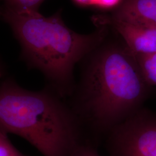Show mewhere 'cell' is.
Here are the masks:
<instances>
[{
    "mask_svg": "<svg viewBox=\"0 0 156 156\" xmlns=\"http://www.w3.org/2000/svg\"><path fill=\"white\" fill-rule=\"evenodd\" d=\"M106 136L109 156H156V112L143 107Z\"/></svg>",
    "mask_w": 156,
    "mask_h": 156,
    "instance_id": "obj_4",
    "label": "cell"
},
{
    "mask_svg": "<svg viewBox=\"0 0 156 156\" xmlns=\"http://www.w3.org/2000/svg\"><path fill=\"white\" fill-rule=\"evenodd\" d=\"M124 0H95V8L102 9H111L118 8Z\"/></svg>",
    "mask_w": 156,
    "mask_h": 156,
    "instance_id": "obj_11",
    "label": "cell"
},
{
    "mask_svg": "<svg viewBox=\"0 0 156 156\" xmlns=\"http://www.w3.org/2000/svg\"><path fill=\"white\" fill-rule=\"evenodd\" d=\"M0 156H28L23 154L12 145L7 133L0 129Z\"/></svg>",
    "mask_w": 156,
    "mask_h": 156,
    "instance_id": "obj_9",
    "label": "cell"
},
{
    "mask_svg": "<svg viewBox=\"0 0 156 156\" xmlns=\"http://www.w3.org/2000/svg\"><path fill=\"white\" fill-rule=\"evenodd\" d=\"M134 55L146 82L152 87H156V53Z\"/></svg>",
    "mask_w": 156,
    "mask_h": 156,
    "instance_id": "obj_7",
    "label": "cell"
},
{
    "mask_svg": "<svg viewBox=\"0 0 156 156\" xmlns=\"http://www.w3.org/2000/svg\"><path fill=\"white\" fill-rule=\"evenodd\" d=\"M69 156H101L92 145L83 143Z\"/></svg>",
    "mask_w": 156,
    "mask_h": 156,
    "instance_id": "obj_10",
    "label": "cell"
},
{
    "mask_svg": "<svg viewBox=\"0 0 156 156\" xmlns=\"http://www.w3.org/2000/svg\"><path fill=\"white\" fill-rule=\"evenodd\" d=\"M1 17L11 27L21 47L20 58L30 69L40 71L47 87L63 99L75 86L76 64L104 41L103 31L80 34L67 27L57 12L49 17L38 11L0 9Z\"/></svg>",
    "mask_w": 156,
    "mask_h": 156,
    "instance_id": "obj_2",
    "label": "cell"
},
{
    "mask_svg": "<svg viewBox=\"0 0 156 156\" xmlns=\"http://www.w3.org/2000/svg\"><path fill=\"white\" fill-rule=\"evenodd\" d=\"M0 129L15 134L44 156H69L83 144L82 124L69 104L46 87H20L13 78L0 82Z\"/></svg>",
    "mask_w": 156,
    "mask_h": 156,
    "instance_id": "obj_3",
    "label": "cell"
},
{
    "mask_svg": "<svg viewBox=\"0 0 156 156\" xmlns=\"http://www.w3.org/2000/svg\"><path fill=\"white\" fill-rule=\"evenodd\" d=\"M73 2L78 5L86 7H94L95 0H73Z\"/></svg>",
    "mask_w": 156,
    "mask_h": 156,
    "instance_id": "obj_12",
    "label": "cell"
},
{
    "mask_svg": "<svg viewBox=\"0 0 156 156\" xmlns=\"http://www.w3.org/2000/svg\"><path fill=\"white\" fill-rule=\"evenodd\" d=\"M102 42L84 58V67L69 97L84 132L98 136L107 135L143 108L154 93L124 43Z\"/></svg>",
    "mask_w": 156,
    "mask_h": 156,
    "instance_id": "obj_1",
    "label": "cell"
},
{
    "mask_svg": "<svg viewBox=\"0 0 156 156\" xmlns=\"http://www.w3.org/2000/svg\"><path fill=\"white\" fill-rule=\"evenodd\" d=\"M102 24H109L122 38L123 43L135 55L156 53V27L140 23L102 18Z\"/></svg>",
    "mask_w": 156,
    "mask_h": 156,
    "instance_id": "obj_5",
    "label": "cell"
},
{
    "mask_svg": "<svg viewBox=\"0 0 156 156\" xmlns=\"http://www.w3.org/2000/svg\"><path fill=\"white\" fill-rule=\"evenodd\" d=\"M5 74V68L2 62L0 60V79L3 78Z\"/></svg>",
    "mask_w": 156,
    "mask_h": 156,
    "instance_id": "obj_13",
    "label": "cell"
},
{
    "mask_svg": "<svg viewBox=\"0 0 156 156\" xmlns=\"http://www.w3.org/2000/svg\"><path fill=\"white\" fill-rule=\"evenodd\" d=\"M45 0H5V6L14 10L38 11Z\"/></svg>",
    "mask_w": 156,
    "mask_h": 156,
    "instance_id": "obj_8",
    "label": "cell"
},
{
    "mask_svg": "<svg viewBox=\"0 0 156 156\" xmlns=\"http://www.w3.org/2000/svg\"><path fill=\"white\" fill-rule=\"evenodd\" d=\"M108 17L156 27V0H124L114 13Z\"/></svg>",
    "mask_w": 156,
    "mask_h": 156,
    "instance_id": "obj_6",
    "label": "cell"
}]
</instances>
